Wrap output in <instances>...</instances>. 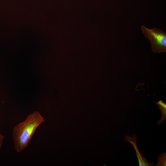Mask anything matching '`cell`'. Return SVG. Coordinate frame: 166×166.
I'll use <instances>...</instances> for the list:
<instances>
[{
	"label": "cell",
	"instance_id": "4",
	"mask_svg": "<svg viewBox=\"0 0 166 166\" xmlns=\"http://www.w3.org/2000/svg\"><path fill=\"white\" fill-rule=\"evenodd\" d=\"M156 103L159 106L162 113L161 118L157 122V124L159 125L162 123L166 120V104L160 100L158 102Z\"/></svg>",
	"mask_w": 166,
	"mask_h": 166
},
{
	"label": "cell",
	"instance_id": "1",
	"mask_svg": "<svg viewBox=\"0 0 166 166\" xmlns=\"http://www.w3.org/2000/svg\"><path fill=\"white\" fill-rule=\"evenodd\" d=\"M45 120L38 112L28 115L23 121L15 125L12 131L14 148L17 152L24 150L29 145L37 128Z\"/></svg>",
	"mask_w": 166,
	"mask_h": 166
},
{
	"label": "cell",
	"instance_id": "5",
	"mask_svg": "<svg viewBox=\"0 0 166 166\" xmlns=\"http://www.w3.org/2000/svg\"><path fill=\"white\" fill-rule=\"evenodd\" d=\"M157 166H166V153H163L160 155L158 159Z\"/></svg>",
	"mask_w": 166,
	"mask_h": 166
},
{
	"label": "cell",
	"instance_id": "7",
	"mask_svg": "<svg viewBox=\"0 0 166 166\" xmlns=\"http://www.w3.org/2000/svg\"><path fill=\"white\" fill-rule=\"evenodd\" d=\"M1 123L0 121V124Z\"/></svg>",
	"mask_w": 166,
	"mask_h": 166
},
{
	"label": "cell",
	"instance_id": "6",
	"mask_svg": "<svg viewBox=\"0 0 166 166\" xmlns=\"http://www.w3.org/2000/svg\"><path fill=\"white\" fill-rule=\"evenodd\" d=\"M4 136L0 133V150L1 148Z\"/></svg>",
	"mask_w": 166,
	"mask_h": 166
},
{
	"label": "cell",
	"instance_id": "3",
	"mask_svg": "<svg viewBox=\"0 0 166 166\" xmlns=\"http://www.w3.org/2000/svg\"><path fill=\"white\" fill-rule=\"evenodd\" d=\"M131 142L134 147L136 151V155L138 161L139 162V166H152V164L148 162L146 159L143 157L142 155L140 152L136 147V143L134 144L133 142L129 141Z\"/></svg>",
	"mask_w": 166,
	"mask_h": 166
},
{
	"label": "cell",
	"instance_id": "2",
	"mask_svg": "<svg viewBox=\"0 0 166 166\" xmlns=\"http://www.w3.org/2000/svg\"><path fill=\"white\" fill-rule=\"evenodd\" d=\"M144 35L149 40L152 49L155 53L166 52V33L157 28L150 29L144 25L141 26Z\"/></svg>",
	"mask_w": 166,
	"mask_h": 166
}]
</instances>
